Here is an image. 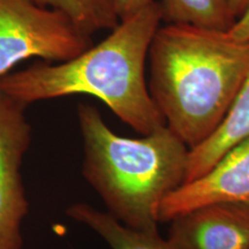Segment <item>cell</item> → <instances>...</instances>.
<instances>
[{
  "mask_svg": "<svg viewBox=\"0 0 249 249\" xmlns=\"http://www.w3.org/2000/svg\"><path fill=\"white\" fill-rule=\"evenodd\" d=\"M161 21L160 6L154 0L75 58L9 73L0 79V91L24 105L71 95L93 96L135 132L148 135L165 126L145 79L149 49Z\"/></svg>",
  "mask_w": 249,
  "mask_h": 249,
  "instance_id": "obj_1",
  "label": "cell"
},
{
  "mask_svg": "<svg viewBox=\"0 0 249 249\" xmlns=\"http://www.w3.org/2000/svg\"><path fill=\"white\" fill-rule=\"evenodd\" d=\"M148 88L166 124L189 149L222 124L249 70V42L227 31L167 24L148 53Z\"/></svg>",
  "mask_w": 249,
  "mask_h": 249,
  "instance_id": "obj_2",
  "label": "cell"
},
{
  "mask_svg": "<svg viewBox=\"0 0 249 249\" xmlns=\"http://www.w3.org/2000/svg\"><path fill=\"white\" fill-rule=\"evenodd\" d=\"M82 174L124 225L158 231V209L185 183L189 148L165 124L143 138L118 135L95 107L80 104Z\"/></svg>",
  "mask_w": 249,
  "mask_h": 249,
  "instance_id": "obj_3",
  "label": "cell"
},
{
  "mask_svg": "<svg viewBox=\"0 0 249 249\" xmlns=\"http://www.w3.org/2000/svg\"><path fill=\"white\" fill-rule=\"evenodd\" d=\"M92 45V37L58 9L36 0H0V79L27 59L66 61Z\"/></svg>",
  "mask_w": 249,
  "mask_h": 249,
  "instance_id": "obj_4",
  "label": "cell"
},
{
  "mask_svg": "<svg viewBox=\"0 0 249 249\" xmlns=\"http://www.w3.org/2000/svg\"><path fill=\"white\" fill-rule=\"evenodd\" d=\"M26 107L0 91V249L22 248L28 200L21 166L31 139Z\"/></svg>",
  "mask_w": 249,
  "mask_h": 249,
  "instance_id": "obj_5",
  "label": "cell"
},
{
  "mask_svg": "<svg viewBox=\"0 0 249 249\" xmlns=\"http://www.w3.org/2000/svg\"><path fill=\"white\" fill-rule=\"evenodd\" d=\"M214 203L249 204V138L229 150L207 173L183 183L161 202L158 222Z\"/></svg>",
  "mask_w": 249,
  "mask_h": 249,
  "instance_id": "obj_6",
  "label": "cell"
},
{
  "mask_svg": "<svg viewBox=\"0 0 249 249\" xmlns=\"http://www.w3.org/2000/svg\"><path fill=\"white\" fill-rule=\"evenodd\" d=\"M177 249H249V204L214 203L171 220Z\"/></svg>",
  "mask_w": 249,
  "mask_h": 249,
  "instance_id": "obj_7",
  "label": "cell"
},
{
  "mask_svg": "<svg viewBox=\"0 0 249 249\" xmlns=\"http://www.w3.org/2000/svg\"><path fill=\"white\" fill-rule=\"evenodd\" d=\"M249 138V70L222 124L210 138L189 149L185 183L200 178L227 151Z\"/></svg>",
  "mask_w": 249,
  "mask_h": 249,
  "instance_id": "obj_8",
  "label": "cell"
},
{
  "mask_svg": "<svg viewBox=\"0 0 249 249\" xmlns=\"http://www.w3.org/2000/svg\"><path fill=\"white\" fill-rule=\"evenodd\" d=\"M66 214L98 234L111 249H177L158 231H139L124 225L108 213L88 203H73Z\"/></svg>",
  "mask_w": 249,
  "mask_h": 249,
  "instance_id": "obj_9",
  "label": "cell"
},
{
  "mask_svg": "<svg viewBox=\"0 0 249 249\" xmlns=\"http://www.w3.org/2000/svg\"><path fill=\"white\" fill-rule=\"evenodd\" d=\"M163 21L227 31L235 22L229 0H160Z\"/></svg>",
  "mask_w": 249,
  "mask_h": 249,
  "instance_id": "obj_10",
  "label": "cell"
},
{
  "mask_svg": "<svg viewBox=\"0 0 249 249\" xmlns=\"http://www.w3.org/2000/svg\"><path fill=\"white\" fill-rule=\"evenodd\" d=\"M39 5L67 15L81 33L92 37L102 30L114 29L119 18L113 0H36Z\"/></svg>",
  "mask_w": 249,
  "mask_h": 249,
  "instance_id": "obj_11",
  "label": "cell"
},
{
  "mask_svg": "<svg viewBox=\"0 0 249 249\" xmlns=\"http://www.w3.org/2000/svg\"><path fill=\"white\" fill-rule=\"evenodd\" d=\"M152 1L154 0H113L114 9H116L119 22L138 14L140 11L150 5Z\"/></svg>",
  "mask_w": 249,
  "mask_h": 249,
  "instance_id": "obj_12",
  "label": "cell"
},
{
  "mask_svg": "<svg viewBox=\"0 0 249 249\" xmlns=\"http://www.w3.org/2000/svg\"><path fill=\"white\" fill-rule=\"evenodd\" d=\"M229 35L239 42H249V6L240 17L235 20L233 26L227 30Z\"/></svg>",
  "mask_w": 249,
  "mask_h": 249,
  "instance_id": "obj_13",
  "label": "cell"
},
{
  "mask_svg": "<svg viewBox=\"0 0 249 249\" xmlns=\"http://www.w3.org/2000/svg\"><path fill=\"white\" fill-rule=\"evenodd\" d=\"M229 4L233 17L236 20L249 6V0H229Z\"/></svg>",
  "mask_w": 249,
  "mask_h": 249,
  "instance_id": "obj_14",
  "label": "cell"
}]
</instances>
